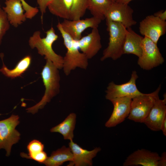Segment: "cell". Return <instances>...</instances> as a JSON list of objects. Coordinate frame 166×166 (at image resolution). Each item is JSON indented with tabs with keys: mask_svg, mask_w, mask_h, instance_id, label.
Masks as SVG:
<instances>
[{
	"mask_svg": "<svg viewBox=\"0 0 166 166\" xmlns=\"http://www.w3.org/2000/svg\"><path fill=\"white\" fill-rule=\"evenodd\" d=\"M46 60L45 64L41 73L45 88L44 94L38 103L26 109L27 113L33 114L37 113L39 109L43 108L47 103L59 92L60 77L58 69L51 61Z\"/></svg>",
	"mask_w": 166,
	"mask_h": 166,
	"instance_id": "1",
	"label": "cell"
},
{
	"mask_svg": "<svg viewBox=\"0 0 166 166\" xmlns=\"http://www.w3.org/2000/svg\"><path fill=\"white\" fill-rule=\"evenodd\" d=\"M141 56L138 57V65L141 68L149 70L162 64L164 60L157 44L150 39L144 37L142 43Z\"/></svg>",
	"mask_w": 166,
	"mask_h": 166,
	"instance_id": "7",
	"label": "cell"
},
{
	"mask_svg": "<svg viewBox=\"0 0 166 166\" xmlns=\"http://www.w3.org/2000/svg\"><path fill=\"white\" fill-rule=\"evenodd\" d=\"M143 38L136 33L131 27L127 28L123 54H133L140 57L142 53V43Z\"/></svg>",
	"mask_w": 166,
	"mask_h": 166,
	"instance_id": "18",
	"label": "cell"
},
{
	"mask_svg": "<svg viewBox=\"0 0 166 166\" xmlns=\"http://www.w3.org/2000/svg\"><path fill=\"white\" fill-rule=\"evenodd\" d=\"M113 2H116L117 0H111Z\"/></svg>",
	"mask_w": 166,
	"mask_h": 166,
	"instance_id": "34",
	"label": "cell"
},
{
	"mask_svg": "<svg viewBox=\"0 0 166 166\" xmlns=\"http://www.w3.org/2000/svg\"><path fill=\"white\" fill-rule=\"evenodd\" d=\"M0 56L3 62V65L0 69V72L5 76L11 79L21 76L29 68L31 62V56L27 55L20 60L14 69H10L7 67L3 62V54L1 53Z\"/></svg>",
	"mask_w": 166,
	"mask_h": 166,
	"instance_id": "19",
	"label": "cell"
},
{
	"mask_svg": "<svg viewBox=\"0 0 166 166\" xmlns=\"http://www.w3.org/2000/svg\"><path fill=\"white\" fill-rule=\"evenodd\" d=\"M101 37L98 28L77 41L79 49L88 59L94 57L101 48Z\"/></svg>",
	"mask_w": 166,
	"mask_h": 166,
	"instance_id": "14",
	"label": "cell"
},
{
	"mask_svg": "<svg viewBox=\"0 0 166 166\" xmlns=\"http://www.w3.org/2000/svg\"><path fill=\"white\" fill-rule=\"evenodd\" d=\"M5 6L2 8L12 25L17 27L25 22L26 18L21 0H6Z\"/></svg>",
	"mask_w": 166,
	"mask_h": 166,
	"instance_id": "17",
	"label": "cell"
},
{
	"mask_svg": "<svg viewBox=\"0 0 166 166\" xmlns=\"http://www.w3.org/2000/svg\"><path fill=\"white\" fill-rule=\"evenodd\" d=\"M113 2L111 0H89L87 10L93 17L101 19H105V14Z\"/></svg>",
	"mask_w": 166,
	"mask_h": 166,
	"instance_id": "23",
	"label": "cell"
},
{
	"mask_svg": "<svg viewBox=\"0 0 166 166\" xmlns=\"http://www.w3.org/2000/svg\"><path fill=\"white\" fill-rule=\"evenodd\" d=\"M52 0H37L39 5L40 12L41 13V19L42 21L44 14L45 13L46 9L49 3Z\"/></svg>",
	"mask_w": 166,
	"mask_h": 166,
	"instance_id": "28",
	"label": "cell"
},
{
	"mask_svg": "<svg viewBox=\"0 0 166 166\" xmlns=\"http://www.w3.org/2000/svg\"><path fill=\"white\" fill-rule=\"evenodd\" d=\"M160 158V156L156 152L145 149H138L127 157L123 166H158Z\"/></svg>",
	"mask_w": 166,
	"mask_h": 166,
	"instance_id": "15",
	"label": "cell"
},
{
	"mask_svg": "<svg viewBox=\"0 0 166 166\" xmlns=\"http://www.w3.org/2000/svg\"><path fill=\"white\" fill-rule=\"evenodd\" d=\"M102 21L93 16L75 20L64 19L60 23L63 30L73 39L77 41L82 37V34L86 29L98 28Z\"/></svg>",
	"mask_w": 166,
	"mask_h": 166,
	"instance_id": "11",
	"label": "cell"
},
{
	"mask_svg": "<svg viewBox=\"0 0 166 166\" xmlns=\"http://www.w3.org/2000/svg\"><path fill=\"white\" fill-rule=\"evenodd\" d=\"M138 77L136 71L132 72L130 79L126 83L117 85L113 81L109 83L105 91L106 99L110 101L117 98L128 97L132 99L144 94L138 89L136 81Z\"/></svg>",
	"mask_w": 166,
	"mask_h": 166,
	"instance_id": "8",
	"label": "cell"
},
{
	"mask_svg": "<svg viewBox=\"0 0 166 166\" xmlns=\"http://www.w3.org/2000/svg\"><path fill=\"white\" fill-rule=\"evenodd\" d=\"M57 27L67 49L65 55L63 57L62 68L65 74L68 76L72 70L77 67L86 69L88 66L89 59L83 53L79 51L77 41L63 30L60 22H58Z\"/></svg>",
	"mask_w": 166,
	"mask_h": 166,
	"instance_id": "2",
	"label": "cell"
},
{
	"mask_svg": "<svg viewBox=\"0 0 166 166\" xmlns=\"http://www.w3.org/2000/svg\"><path fill=\"white\" fill-rule=\"evenodd\" d=\"M133 10L128 4L113 2L106 12L105 19L122 24L127 29L136 25Z\"/></svg>",
	"mask_w": 166,
	"mask_h": 166,
	"instance_id": "9",
	"label": "cell"
},
{
	"mask_svg": "<svg viewBox=\"0 0 166 166\" xmlns=\"http://www.w3.org/2000/svg\"><path fill=\"white\" fill-rule=\"evenodd\" d=\"M140 34L157 44L160 37L166 32V22L154 15L146 16L140 23Z\"/></svg>",
	"mask_w": 166,
	"mask_h": 166,
	"instance_id": "10",
	"label": "cell"
},
{
	"mask_svg": "<svg viewBox=\"0 0 166 166\" xmlns=\"http://www.w3.org/2000/svg\"><path fill=\"white\" fill-rule=\"evenodd\" d=\"M164 99H160L159 95L156 98L154 103L144 123L149 129L154 131L161 130V125L166 116V95Z\"/></svg>",
	"mask_w": 166,
	"mask_h": 166,
	"instance_id": "13",
	"label": "cell"
},
{
	"mask_svg": "<svg viewBox=\"0 0 166 166\" xmlns=\"http://www.w3.org/2000/svg\"><path fill=\"white\" fill-rule=\"evenodd\" d=\"M160 89V85L152 93H144L132 98L128 119L135 122L144 123L154 103L156 98L159 95Z\"/></svg>",
	"mask_w": 166,
	"mask_h": 166,
	"instance_id": "5",
	"label": "cell"
},
{
	"mask_svg": "<svg viewBox=\"0 0 166 166\" xmlns=\"http://www.w3.org/2000/svg\"><path fill=\"white\" fill-rule=\"evenodd\" d=\"M133 0H117L116 2L128 4V3Z\"/></svg>",
	"mask_w": 166,
	"mask_h": 166,
	"instance_id": "33",
	"label": "cell"
},
{
	"mask_svg": "<svg viewBox=\"0 0 166 166\" xmlns=\"http://www.w3.org/2000/svg\"><path fill=\"white\" fill-rule=\"evenodd\" d=\"M10 23L6 13L2 8H0V45L2 40L6 32L9 30Z\"/></svg>",
	"mask_w": 166,
	"mask_h": 166,
	"instance_id": "26",
	"label": "cell"
},
{
	"mask_svg": "<svg viewBox=\"0 0 166 166\" xmlns=\"http://www.w3.org/2000/svg\"><path fill=\"white\" fill-rule=\"evenodd\" d=\"M0 8H1V4H0Z\"/></svg>",
	"mask_w": 166,
	"mask_h": 166,
	"instance_id": "35",
	"label": "cell"
},
{
	"mask_svg": "<svg viewBox=\"0 0 166 166\" xmlns=\"http://www.w3.org/2000/svg\"><path fill=\"white\" fill-rule=\"evenodd\" d=\"M166 166V152H163L159 160L158 166Z\"/></svg>",
	"mask_w": 166,
	"mask_h": 166,
	"instance_id": "31",
	"label": "cell"
},
{
	"mask_svg": "<svg viewBox=\"0 0 166 166\" xmlns=\"http://www.w3.org/2000/svg\"><path fill=\"white\" fill-rule=\"evenodd\" d=\"M132 99L128 97H122L110 101L114 107L110 118L105 123V127H114L125 120L129 113Z\"/></svg>",
	"mask_w": 166,
	"mask_h": 166,
	"instance_id": "12",
	"label": "cell"
},
{
	"mask_svg": "<svg viewBox=\"0 0 166 166\" xmlns=\"http://www.w3.org/2000/svg\"><path fill=\"white\" fill-rule=\"evenodd\" d=\"M73 157V154L70 148L63 146L52 152L50 156L47 157L43 164L47 166H59L65 162L71 161Z\"/></svg>",
	"mask_w": 166,
	"mask_h": 166,
	"instance_id": "21",
	"label": "cell"
},
{
	"mask_svg": "<svg viewBox=\"0 0 166 166\" xmlns=\"http://www.w3.org/2000/svg\"><path fill=\"white\" fill-rule=\"evenodd\" d=\"M45 38H42L39 31H35L29 40V44L31 49L36 48L38 53L44 56V58L51 61L58 69L62 68L63 57L57 54L53 50L52 45L58 38L53 27L46 32Z\"/></svg>",
	"mask_w": 166,
	"mask_h": 166,
	"instance_id": "3",
	"label": "cell"
},
{
	"mask_svg": "<svg viewBox=\"0 0 166 166\" xmlns=\"http://www.w3.org/2000/svg\"><path fill=\"white\" fill-rule=\"evenodd\" d=\"M153 15L163 21H165L166 20V10H165L159 11L155 13Z\"/></svg>",
	"mask_w": 166,
	"mask_h": 166,
	"instance_id": "30",
	"label": "cell"
},
{
	"mask_svg": "<svg viewBox=\"0 0 166 166\" xmlns=\"http://www.w3.org/2000/svg\"><path fill=\"white\" fill-rule=\"evenodd\" d=\"M89 0H73L70 19H81L85 14L88 7Z\"/></svg>",
	"mask_w": 166,
	"mask_h": 166,
	"instance_id": "24",
	"label": "cell"
},
{
	"mask_svg": "<svg viewBox=\"0 0 166 166\" xmlns=\"http://www.w3.org/2000/svg\"><path fill=\"white\" fill-rule=\"evenodd\" d=\"M107 30L109 35L107 47L104 50L101 61L111 58L116 60L123 54V47L127 28L122 24L106 19Z\"/></svg>",
	"mask_w": 166,
	"mask_h": 166,
	"instance_id": "4",
	"label": "cell"
},
{
	"mask_svg": "<svg viewBox=\"0 0 166 166\" xmlns=\"http://www.w3.org/2000/svg\"><path fill=\"white\" fill-rule=\"evenodd\" d=\"M69 144L73 157L68 166H92L93 159L101 150L100 148L96 147L91 151H88L82 148L73 140L70 141Z\"/></svg>",
	"mask_w": 166,
	"mask_h": 166,
	"instance_id": "16",
	"label": "cell"
},
{
	"mask_svg": "<svg viewBox=\"0 0 166 166\" xmlns=\"http://www.w3.org/2000/svg\"><path fill=\"white\" fill-rule=\"evenodd\" d=\"M47 157L46 152L43 151L32 156L30 159L34 160L40 164H43Z\"/></svg>",
	"mask_w": 166,
	"mask_h": 166,
	"instance_id": "29",
	"label": "cell"
},
{
	"mask_svg": "<svg viewBox=\"0 0 166 166\" xmlns=\"http://www.w3.org/2000/svg\"><path fill=\"white\" fill-rule=\"evenodd\" d=\"M19 118L18 115L12 114L0 121V149H4L7 156L10 155L12 145L20 139V134L15 129L19 124Z\"/></svg>",
	"mask_w": 166,
	"mask_h": 166,
	"instance_id": "6",
	"label": "cell"
},
{
	"mask_svg": "<svg viewBox=\"0 0 166 166\" xmlns=\"http://www.w3.org/2000/svg\"><path fill=\"white\" fill-rule=\"evenodd\" d=\"M23 7L25 11V15L27 18L31 19L34 17L38 12L37 7H33L26 2L25 0H21Z\"/></svg>",
	"mask_w": 166,
	"mask_h": 166,
	"instance_id": "27",
	"label": "cell"
},
{
	"mask_svg": "<svg viewBox=\"0 0 166 166\" xmlns=\"http://www.w3.org/2000/svg\"><path fill=\"white\" fill-rule=\"evenodd\" d=\"M161 130L163 132V134L166 136V116L164 117L162 121L161 128Z\"/></svg>",
	"mask_w": 166,
	"mask_h": 166,
	"instance_id": "32",
	"label": "cell"
},
{
	"mask_svg": "<svg viewBox=\"0 0 166 166\" xmlns=\"http://www.w3.org/2000/svg\"><path fill=\"white\" fill-rule=\"evenodd\" d=\"M73 0H52L48 6L52 14L64 19H70Z\"/></svg>",
	"mask_w": 166,
	"mask_h": 166,
	"instance_id": "22",
	"label": "cell"
},
{
	"mask_svg": "<svg viewBox=\"0 0 166 166\" xmlns=\"http://www.w3.org/2000/svg\"><path fill=\"white\" fill-rule=\"evenodd\" d=\"M44 145L39 141L34 140L31 141L27 146L28 154L21 152L20 156L22 157L30 159L33 156L43 151Z\"/></svg>",
	"mask_w": 166,
	"mask_h": 166,
	"instance_id": "25",
	"label": "cell"
},
{
	"mask_svg": "<svg viewBox=\"0 0 166 166\" xmlns=\"http://www.w3.org/2000/svg\"><path fill=\"white\" fill-rule=\"evenodd\" d=\"M76 115L74 113L69 114L66 118L58 125L53 127L50 131L58 132L61 134L65 140H73L74 137L73 131L76 123Z\"/></svg>",
	"mask_w": 166,
	"mask_h": 166,
	"instance_id": "20",
	"label": "cell"
}]
</instances>
